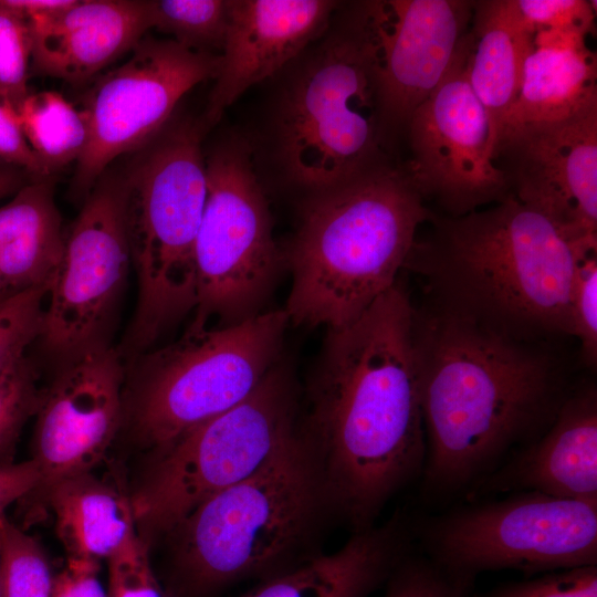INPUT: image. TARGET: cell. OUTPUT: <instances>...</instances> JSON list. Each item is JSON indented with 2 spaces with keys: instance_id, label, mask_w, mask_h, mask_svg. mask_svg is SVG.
Instances as JSON below:
<instances>
[{
  "instance_id": "1",
  "label": "cell",
  "mask_w": 597,
  "mask_h": 597,
  "mask_svg": "<svg viewBox=\"0 0 597 597\" xmlns=\"http://www.w3.org/2000/svg\"><path fill=\"white\" fill-rule=\"evenodd\" d=\"M415 307L398 282L327 328L308 388V434L327 496L355 532L421 476L426 459Z\"/></svg>"
},
{
  "instance_id": "2",
  "label": "cell",
  "mask_w": 597,
  "mask_h": 597,
  "mask_svg": "<svg viewBox=\"0 0 597 597\" xmlns=\"http://www.w3.org/2000/svg\"><path fill=\"white\" fill-rule=\"evenodd\" d=\"M523 341L440 301L415 310L428 494L484 480L554 420L569 390Z\"/></svg>"
},
{
  "instance_id": "3",
  "label": "cell",
  "mask_w": 597,
  "mask_h": 597,
  "mask_svg": "<svg viewBox=\"0 0 597 597\" xmlns=\"http://www.w3.org/2000/svg\"><path fill=\"white\" fill-rule=\"evenodd\" d=\"M406 265L440 302L520 339L572 335L570 294L580 260L597 247L569 239L513 195L461 217H432Z\"/></svg>"
},
{
  "instance_id": "4",
  "label": "cell",
  "mask_w": 597,
  "mask_h": 597,
  "mask_svg": "<svg viewBox=\"0 0 597 597\" xmlns=\"http://www.w3.org/2000/svg\"><path fill=\"white\" fill-rule=\"evenodd\" d=\"M431 218L404 168L384 159L311 192L283 253L292 273L289 321L333 328L358 317L397 283L419 226Z\"/></svg>"
},
{
  "instance_id": "5",
  "label": "cell",
  "mask_w": 597,
  "mask_h": 597,
  "mask_svg": "<svg viewBox=\"0 0 597 597\" xmlns=\"http://www.w3.org/2000/svg\"><path fill=\"white\" fill-rule=\"evenodd\" d=\"M383 1L339 4L324 33L290 65L273 116L275 151L311 192L383 159L376 70Z\"/></svg>"
},
{
  "instance_id": "6",
  "label": "cell",
  "mask_w": 597,
  "mask_h": 597,
  "mask_svg": "<svg viewBox=\"0 0 597 597\" xmlns=\"http://www.w3.org/2000/svg\"><path fill=\"white\" fill-rule=\"evenodd\" d=\"M325 491L305 436L294 434L249 478L216 493L170 532L176 597H210L298 563L291 558Z\"/></svg>"
},
{
  "instance_id": "7",
  "label": "cell",
  "mask_w": 597,
  "mask_h": 597,
  "mask_svg": "<svg viewBox=\"0 0 597 597\" xmlns=\"http://www.w3.org/2000/svg\"><path fill=\"white\" fill-rule=\"evenodd\" d=\"M203 121H171L124 174L125 221L138 282L129 345L143 350L197 302L196 238L207 197Z\"/></svg>"
},
{
  "instance_id": "8",
  "label": "cell",
  "mask_w": 597,
  "mask_h": 597,
  "mask_svg": "<svg viewBox=\"0 0 597 597\" xmlns=\"http://www.w3.org/2000/svg\"><path fill=\"white\" fill-rule=\"evenodd\" d=\"M289 323L275 310L218 328L189 326L144 355L124 401L137 441L161 451L245 399L279 362Z\"/></svg>"
},
{
  "instance_id": "9",
  "label": "cell",
  "mask_w": 597,
  "mask_h": 597,
  "mask_svg": "<svg viewBox=\"0 0 597 597\" xmlns=\"http://www.w3.org/2000/svg\"><path fill=\"white\" fill-rule=\"evenodd\" d=\"M297 432L293 380L277 362L241 402L156 452L130 496L136 526L170 532L203 501L260 470Z\"/></svg>"
},
{
  "instance_id": "10",
  "label": "cell",
  "mask_w": 597,
  "mask_h": 597,
  "mask_svg": "<svg viewBox=\"0 0 597 597\" xmlns=\"http://www.w3.org/2000/svg\"><path fill=\"white\" fill-rule=\"evenodd\" d=\"M252 154L245 138L230 136L206 158L207 197L195 244L197 302L191 327H206L213 317L231 325L260 314L284 262Z\"/></svg>"
},
{
  "instance_id": "11",
  "label": "cell",
  "mask_w": 597,
  "mask_h": 597,
  "mask_svg": "<svg viewBox=\"0 0 597 597\" xmlns=\"http://www.w3.org/2000/svg\"><path fill=\"white\" fill-rule=\"evenodd\" d=\"M422 552L471 579L483 572L525 575L597 565V502L519 491L423 522Z\"/></svg>"
},
{
  "instance_id": "12",
  "label": "cell",
  "mask_w": 597,
  "mask_h": 597,
  "mask_svg": "<svg viewBox=\"0 0 597 597\" xmlns=\"http://www.w3.org/2000/svg\"><path fill=\"white\" fill-rule=\"evenodd\" d=\"M471 49L469 31L444 78L407 126L411 156L402 168L423 201H434L448 217L511 195L493 163L490 118L468 78Z\"/></svg>"
},
{
  "instance_id": "13",
  "label": "cell",
  "mask_w": 597,
  "mask_h": 597,
  "mask_svg": "<svg viewBox=\"0 0 597 597\" xmlns=\"http://www.w3.org/2000/svg\"><path fill=\"white\" fill-rule=\"evenodd\" d=\"M130 52L88 95L83 109L88 135L76 161V192L87 196L113 160L151 142L181 97L214 78L220 64L219 55L191 51L171 39L143 38Z\"/></svg>"
},
{
  "instance_id": "14",
  "label": "cell",
  "mask_w": 597,
  "mask_h": 597,
  "mask_svg": "<svg viewBox=\"0 0 597 597\" xmlns=\"http://www.w3.org/2000/svg\"><path fill=\"white\" fill-rule=\"evenodd\" d=\"M130 261L124 175L100 178L64 240L40 341L63 363L103 344L102 334Z\"/></svg>"
},
{
  "instance_id": "15",
  "label": "cell",
  "mask_w": 597,
  "mask_h": 597,
  "mask_svg": "<svg viewBox=\"0 0 597 597\" xmlns=\"http://www.w3.org/2000/svg\"><path fill=\"white\" fill-rule=\"evenodd\" d=\"M511 195L575 242L597 247V104L507 127L493 151Z\"/></svg>"
},
{
  "instance_id": "16",
  "label": "cell",
  "mask_w": 597,
  "mask_h": 597,
  "mask_svg": "<svg viewBox=\"0 0 597 597\" xmlns=\"http://www.w3.org/2000/svg\"><path fill=\"white\" fill-rule=\"evenodd\" d=\"M123 386L121 355L105 343L62 364L41 392L32 455L40 479L23 501L40 507L55 483L103 460L124 417Z\"/></svg>"
},
{
  "instance_id": "17",
  "label": "cell",
  "mask_w": 597,
  "mask_h": 597,
  "mask_svg": "<svg viewBox=\"0 0 597 597\" xmlns=\"http://www.w3.org/2000/svg\"><path fill=\"white\" fill-rule=\"evenodd\" d=\"M474 1H383L376 70L381 143L407 128L439 86L470 31Z\"/></svg>"
},
{
  "instance_id": "18",
  "label": "cell",
  "mask_w": 597,
  "mask_h": 597,
  "mask_svg": "<svg viewBox=\"0 0 597 597\" xmlns=\"http://www.w3.org/2000/svg\"><path fill=\"white\" fill-rule=\"evenodd\" d=\"M331 0H229V22L203 117L217 123L248 88L282 72L329 24Z\"/></svg>"
},
{
  "instance_id": "19",
  "label": "cell",
  "mask_w": 597,
  "mask_h": 597,
  "mask_svg": "<svg viewBox=\"0 0 597 597\" xmlns=\"http://www.w3.org/2000/svg\"><path fill=\"white\" fill-rule=\"evenodd\" d=\"M27 21L32 70L81 83L139 43L151 29L150 1L75 0Z\"/></svg>"
},
{
  "instance_id": "20",
  "label": "cell",
  "mask_w": 597,
  "mask_h": 597,
  "mask_svg": "<svg viewBox=\"0 0 597 597\" xmlns=\"http://www.w3.org/2000/svg\"><path fill=\"white\" fill-rule=\"evenodd\" d=\"M481 485L597 502V389L569 390L548 428Z\"/></svg>"
},
{
  "instance_id": "21",
  "label": "cell",
  "mask_w": 597,
  "mask_h": 597,
  "mask_svg": "<svg viewBox=\"0 0 597 597\" xmlns=\"http://www.w3.org/2000/svg\"><path fill=\"white\" fill-rule=\"evenodd\" d=\"M415 528L400 515L354 532L339 549L308 557L235 597H368L411 549Z\"/></svg>"
},
{
  "instance_id": "22",
  "label": "cell",
  "mask_w": 597,
  "mask_h": 597,
  "mask_svg": "<svg viewBox=\"0 0 597 597\" xmlns=\"http://www.w3.org/2000/svg\"><path fill=\"white\" fill-rule=\"evenodd\" d=\"M587 36L570 30L534 34L523 65L520 94L503 130L558 121L597 104V59L587 45Z\"/></svg>"
},
{
  "instance_id": "23",
  "label": "cell",
  "mask_w": 597,
  "mask_h": 597,
  "mask_svg": "<svg viewBox=\"0 0 597 597\" xmlns=\"http://www.w3.org/2000/svg\"><path fill=\"white\" fill-rule=\"evenodd\" d=\"M470 32L468 78L488 113L495 146L519 97L534 34L523 22L515 0L474 1Z\"/></svg>"
},
{
  "instance_id": "24",
  "label": "cell",
  "mask_w": 597,
  "mask_h": 597,
  "mask_svg": "<svg viewBox=\"0 0 597 597\" xmlns=\"http://www.w3.org/2000/svg\"><path fill=\"white\" fill-rule=\"evenodd\" d=\"M65 235L53 199V184L40 178L23 185L0 207V291L14 293L51 284Z\"/></svg>"
},
{
  "instance_id": "25",
  "label": "cell",
  "mask_w": 597,
  "mask_h": 597,
  "mask_svg": "<svg viewBox=\"0 0 597 597\" xmlns=\"http://www.w3.org/2000/svg\"><path fill=\"white\" fill-rule=\"evenodd\" d=\"M43 503L55 516L66 558L109 561L137 534L130 496L92 472L55 483Z\"/></svg>"
},
{
  "instance_id": "26",
  "label": "cell",
  "mask_w": 597,
  "mask_h": 597,
  "mask_svg": "<svg viewBox=\"0 0 597 597\" xmlns=\"http://www.w3.org/2000/svg\"><path fill=\"white\" fill-rule=\"evenodd\" d=\"M23 134L50 175L78 160L87 143V122L60 93H29L19 109Z\"/></svg>"
},
{
  "instance_id": "27",
  "label": "cell",
  "mask_w": 597,
  "mask_h": 597,
  "mask_svg": "<svg viewBox=\"0 0 597 597\" xmlns=\"http://www.w3.org/2000/svg\"><path fill=\"white\" fill-rule=\"evenodd\" d=\"M151 28L195 52L219 55L229 22V0H151Z\"/></svg>"
},
{
  "instance_id": "28",
  "label": "cell",
  "mask_w": 597,
  "mask_h": 597,
  "mask_svg": "<svg viewBox=\"0 0 597 597\" xmlns=\"http://www.w3.org/2000/svg\"><path fill=\"white\" fill-rule=\"evenodd\" d=\"M54 576L39 543L4 515L0 519L2 597H52Z\"/></svg>"
},
{
  "instance_id": "29",
  "label": "cell",
  "mask_w": 597,
  "mask_h": 597,
  "mask_svg": "<svg viewBox=\"0 0 597 597\" xmlns=\"http://www.w3.org/2000/svg\"><path fill=\"white\" fill-rule=\"evenodd\" d=\"M41 392L35 369L25 356L0 368V464L14 462L19 436L35 415Z\"/></svg>"
},
{
  "instance_id": "30",
  "label": "cell",
  "mask_w": 597,
  "mask_h": 597,
  "mask_svg": "<svg viewBox=\"0 0 597 597\" xmlns=\"http://www.w3.org/2000/svg\"><path fill=\"white\" fill-rule=\"evenodd\" d=\"M474 582L411 548L387 577L383 597H473Z\"/></svg>"
},
{
  "instance_id": "31",
  "label": "cell",
  "mask_w": 597,
  "mask_h": 597,
  "mask_svg": "<svg viewBox=\"0 0 597 597\" xmlns=\"http://www.w3.org/2000/svg\"><path fill=\"white\" fill-rule=\"evenodd\" d=\"M50 284L31 287L0 301V368L25 356L42 328Z\"/></svg>"
},
{
  "instance_id": "32",
  "label": "cell",
  "mask_w": 597,
  "mask_h": 597,
  "mask_svg": "<svg viewBox=\"0 0 597 597\" xmlns=\"http://www.w3.org/2000/svg\"><path fill=\"white\" fill-rule=\"evenodd\" d=\"M31 40L27 19L0 0V90L19 109L29 95Z\"/></svg>"
},
{
  "instance_id": "33",
  "label": "cell",
  "mask_w": 597,
  "mask_h": 597,
  "mask_svg": "<svg viewBox=\"0 0 597 597\" xmlns=\"http://www.w3.org/2000/svg\"><path fill=\"white\" fill-rule=\"evenodd\" d=\"M572 335L580 344L582 359L589 368L597 363V252L584 256L570 294Z\"/></svg>"
},
{
  "instance_id": "34",
  "label": "cell",
  "mask_w": 597,
  "mask_h": 597,
  "mask_svg": "<svg viewBox=\"0 0 597 597\" xmlns=\"http://www.w3.org/2000/svg\"><path fill=\"white\" fill-rule=\"evenodd\" d=\"M108 562V597H169L158 583L148 548L138 534Z\"/></svg>"
},
{
  "instance_id": "35",
  "label": "cell",
  "mask_w": 597,
  "mask_h": 597,
  "mask_svg": "<svg viewBox=\"0 0 597 597\" xmlns=\"http://www.w3.org/2000/svg\"><path fill=\"white\" fill-rule=\"evenodd\" d=\"M482 597H597V565L558 569L506 583Z\"/></svg>"
},
{
  "instance_id": "36",
  "label": "cell",
  "mask_w": 597,
  "mask_h": 597,
  "mask_svg": "<svg viewBox=\"0 0 597 597\" xmlns=\"http://www.w3.org/2000/svg\"><path fill=\"white\" fill-rule=\"evenodd\" d=\"M516 9L528 30L535 34L548 30L593 33L596 1L515 0Z\"/></svg>"
},
{
  "instance_id": "37",
  "label": "cell",
  "mask_w": 597,
  "mask_h": 597,
  "mask_svg": "<svg viewBox=\"0 0 597 597\" xmlns=\"http://www.w3.org/2000/svg\"><path fill=\"white\" fill-rule=\"evenodd\" d=\"M0 159L7 165L22 168L38 176V179L50 176L25 139L17 106L1 90Z\"/></svg>"
},
{
  "instance_id": "38",
  "label": "cell",
  "mask_w": 597,
  "mask_h": 597,
  "mask_svg": "<svg viewBox=\"0 0 597 597\" xmlns=\"http://www.w3.org/2000/svg\"><path fill=\"white\" fill-rule=\"evenodd\" d=\"M98 563L66 558L54 576L52 597H108L98 578Z\"/></svg>"
},
{
  "instance_id": "39",
  "label": "cell",
  "mask_w": 597,
  "mask_h": 597,
  "mask_svg": "<svg viewBox=\"0 0 597 597\" xmlns=\"http://www.w3.org/2000/svg\"><path fill=\"white\" fill-rule=\"evenodd\" d=\"M39 479V470L32 459L0 464V519L6 515L9 505L34 491Z\"/></svg>"
},
{
  "instance_id": "40",
  "label": "cell",
  "mask_w": 597,
  "mask_h": 597,
  "mask_svg": "<svg viewBox=\"0 0 597 597\" xmlns=\"http://www.w3.org/2000/svg\"><path fill=\"white\" fill-rule=\"evenodd\" d=\"M75 0H4L25 19L53 14L69 8Z\"/></svg>"
},
{
  "instance_id": "41",
  "label": "cell",
  "mask_w": 597,
  "mask_h": 597,
  "mask_svg": "<svg viewBox=\"0 0 597 597\" xmlns=\"http://www.w3.org/2000/svg\"><path fill=\"white\" fill-rule=\"evenodd\" d=\"M22 186L17 167L11 165L0 166V200L11 192L18 191Z\"/></svg>"
},
{
  "instance_id": "42",
  "label": "cell",
  "mask_w": 597,
  "mask_h": 597,
  "mask_svg": "<svg viewBox=\"0 0 597 597\" xmlns=\"http://www.w3.org/2000/svg\"><path fill=\"white\" fill-rule=\"evenodd\" d=\"M4 297H6V296H4V295L2 294V292L0 291V301H1L2 298H4Z\"/></svg>"
},
{
  "instance_id": "43",
  "label": "cell",
  "mask_w": 597,
  "mask_h": 597,
  "mask_svg": "<svg viewBox=\"0 0 597 597\" xmlns=\"http://www.w3.org/2000/svg\"><path fill=\"white\" fill-rule=\"evenodd\" d=\"M0 597H2V596H1V578H0Z\"/></svg>"
}]
</instances>
